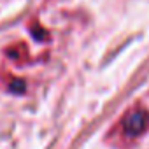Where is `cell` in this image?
<instances>
[{
    "label": "cell",
    "instance_id": "obj_1",
    "mask_svg": "<svg viewBox=\"0 0 149 149\" xmlns=\"http://www.w3.org/2000/svg\"><path fill=\"white\" fill-rule=\"evenodd\" d=\"M147 125V114L144 111H133L125 119V132L128 135H139Z\"/></svg>",
    "mask_w": 149,
    "mask_h": 149
}]
</instances>
